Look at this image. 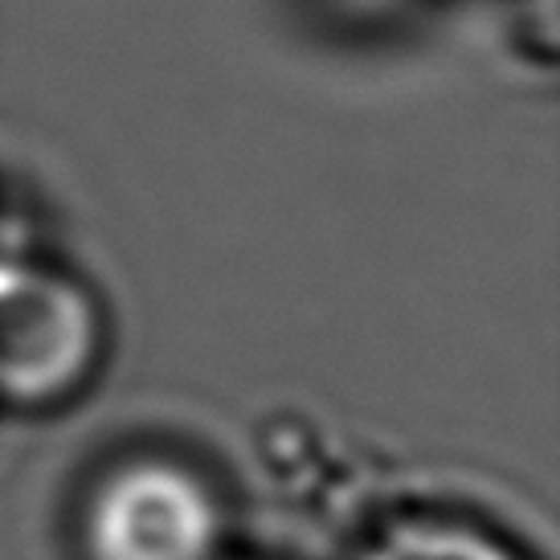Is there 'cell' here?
<instances>
[{
	"instance_id": "obj_2",
	"label": "cell",
	"mask_w": 560,
	"mask_h": 560,
	"mask_svg": "<svg viewBox=\"0 0 560 560\" xmlns=\"http://www.w3.org/2000/svg\"><path fill=\"white\" fill-rule=\"evenodd\" d=\"M82 560H221L225 512L197 467L168 454H136L86 491Z\"/></svg>"
},
{
	"instance_id": "obj_3",
	"label": "cell",
	"mask_w": 560,
	"mask_h": 560,
	"mask_svg": "<svg viewBox=\"0 0 560 560\" xmlns=\"http://www.w3.org/2000/svg\"><path fill=\"white\" fill-rule=\"evenodd\" d=\"M352 560H524L491 528L458 515H401L376 528Z\"/></svg>"
},
{
	"instance_id": "obj_1",
	"label": "cell",
	"mask_w": 560,
	"mask_h": 560,
	"mask_svg": "<svg viewBox=\"0 0 560 560\" xmlns=\"http://www.w3.org/2000/svg\"><path fill=\"white\" fill-rule=\"evenodd\" d=\"M107 343L103 307L62 266L0 254V405L54 409L79 397Z\"/></svg>"
},
{
	"instance_id": "obj_4",
	"label": "cell",
	"mask_w": 560,
	"mask_h": 560,
	"mask_svg": "<svg viewBox=\"0 0 560 560\" xmlns=\"http://www.w3.org/2000/svg\"><path fill=\"white\" fill-rule=\"evenodd\" d=\"M4 249H13V237H9V230H4V218H0V254Z\"/></svg>"
}]
</instances>
